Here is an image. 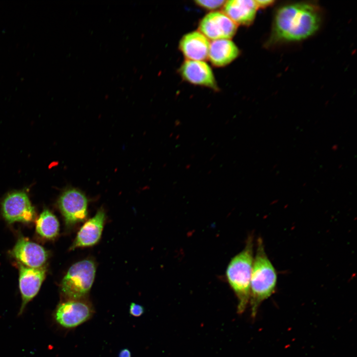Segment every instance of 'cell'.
I'll return each instance as SVG.
<instances>
[{
    "label": "cell",
    "instance_id": "obj_1",
    "mask_svg": "<svg viewBox=\"0 0 357 357\" xmlns=\"http://www.w3.org/2000/svg\"><path fill=\"white\" fill-rule=\"evenodd\" d=\"M320 23V11L313 4L298 2L283 5L275 14L267 44L305 39L316 32Z\"/></svg>",
    "mask_w": 357,
    "mask_h": 357
},
{
    "label": "cell",
    "instance_id": "obj_2",
    "mask_svg": "<svg viewBox=\"0 0 357 357\" xmlns=\"http://www.w3.org/2000/svg\"><path fill=\"white\" fill-rule=\"evenodd\" d=\"M277 283L276 269L266 254L262 238L259 237L256 242L250 280L249 302L253 318L261 303L275 293Z\"/></svg>",
    "mask_w": 357,
    "mask_h": 357
},
{
    "label": "cell",
    "instance_id": "obj_3",
    "mask_svg": "<svg viewBox=\"0 0 357 357\" xmlns=\"http://www.w3.org/2000/svg\"><path fill=\"white\" fill-rule=\"evenodd\" d=\"M253 249V237L249 235L244 248L231 259L226 269L227 280L238 298V313L244 312L249 302Z\"/></svg>",
    "mask_w": 357,
    "mask_h": 357
},
{
    "label": "cell",
    "instance_id": "obj_4",
    "mask_svg": "<svg viewBox=\"0 0 357 357\" xmlns=\"http://www.w3.org/2000/svg\"><path fill=\"white\" fill-rule=\"evenodd\" d=\"M96 273L94 261L85 259L73 264L61 283V291L67 299L83 298L93 284Z\"/></svg>",
    "mask_w": 357,
    "mask_h": 357
},
{
    "label": "cell",
    "instance_id": "obj_5",
    "mask_svg": "<svg viewBox=\"0 0 357 357\" xmlns=\"http://www.w3.org/2000/svg\"><path fill=\"white\" fill-rule=\"evenodd\" d=\"M93 314L92 305L83 298L67 299L58 305L54 318L61 327L71 329L89 320Z\"/></svg>",
    "mask_w": 357,
    "mask_h": 357
},
{
    "label": "cell",
    "instance_id": "obj_6",
    "mask_svg": "<svg viewBox=\"0 0 357 357\" xmlns=\"http://www.w3.org/2000/svg\"><path fill=\"white\" fill-rule=\"evenodd\" d=\"M58 205L68 227L83 221L87 217V198L76 189L71 188L64 191L59 199Z\"/></svg>",
    "mask_w": 357,
    "mask_h": 357
},
{
    "label": "cell",
    "instance_id": "obj_7",
    "mask_svg": "<svg viewBox=\"0 0 357 357\" xmlns=\"http://www.w3.org/2000/svg\"><path fill=\"white\" fill-rule=\"evenodd\" d=\"M2 214L8 223L32 222L35 215L27 195L23 191H15L8 194L1 203Z\"/></svg>",
    "mask_w": 357,
    "mask_h": 357
},
{
    "label": "cell",
    "instance_id": "obj_8",
    "mask_svg": "<svg viewBox=\"0 0 357 357\" xmlns=\"http://www.w3.org/2000/svg\"><path fill=\"white\" fill-rule=\"evenodd\" d=\"M199 29L207 39L212 41L230 39L237 32V25L224 12L214 11L202 19Z\"/></svg>",
    "mask_w": 357,
    "mask_h": 357
},
{
    "label": "cell",
    "instance_id": "obj_9",
    "mask_svg": "<svg viewBox=\"0 0 357 357\" xmlns=\"http://www.w3.org/2000/svg\"><path fill=\"white\" fill-rule=\"evenodd\" d=\"M19 286L22 303L19 314L22 313L27 304L38 293L46 277V269L30 268L19 263Z\"/></svg>",
    "mask_w": 357,
    "mask_h": 357
},
{
    "label": "cell",
    "instance_id": "obj_10",
    "mask_svg": "<svg viewBox=\"0 0 357 357\" xmlns=\"http://www.w3.org/2000/svg\"><path fill=\"white\" fill-rule=\"evenodd\" d=\"M11 254L19 263L33 268L43 267L48 257L43 247L24 238L17 240Z\"/></svg>",
    "mask_w": 357,
    "mask_h": 357
},
{
    "label": "cell",
    "instance_id": "obj_11",
    "mask_svg": "<svg viewBox=\"0 0 357 357\" xmlns=\"http://www.w3.org/2000/svg\"><path fill=\"white\" fill-rule=\"evenodd\" d=\"M179 71L182 78L190 83L217 89L212 70L204 61L186 60L180 66Z\"/></svg>",
    "mask_w": 357,
    "mask_h": 357
},
{
    "label": "cell",
    "instance_id": "obj_12",
    "mask_svg": "<svg viewBox=\"0 0 357 357\" xmlns=\"http://www.w3.org/2000/svg\"><path fill=\"white\" fill-rule=\"evenodd\" d=\"M105 219L104 210L99 209L94 216L88 220L81 227L70 249L73 250L96 244L101 238Z\"/></svg>",
    "mask_w": 357,
    "mask_h": 357
},
{
    "label": "cell",
    "instance_id": "obj_13",
    "mask_svg": "<svg viewBox=\"0 0 357 357\" xmlns=\"http://www.w3.org/2000/svg\"><path fill=\"white\" fill-rule=\"evenodd\" d=\"M210 42L200 31L188 33L181 39L179 48L187 60L203 61L208 59Z\"/></svg>",
    "mask_w": 357,
    "mask_h": 357
},
{
    "label": "cell",
    "instance_id": "obj_14",
    "mask_svg": "<svg viewBox=\"0 0 357 357\" xmlns=\"http://www.w3.org/2000/svg\"><path fill=\"white\" fill-rule=\"evenodd\" d=\"M224 12L237 25L252 23L258 9L255 0H231L226 1Z\"/></svg>",
    "mask_w": 357,
    "mask_h": 357
},
{
    "label": "cell",
    "instance_id": "obj_15",
    "mask_svg": "<svg viewBox=\"0 0 357 357\" xmlns=\"http://www.w3.org/2000/svg\"><path fill=\"white\" fill-rule=\"evenodd\" d=\"M239 51L230 39L213 40L210 43L208 58L215 66H225L235 60Z\"/></svg>",
    "mask_w": 357,
    "mask_h": 357
},
{
    "label": "cell",
    "instance_id": "obj_16",
    "mask_svg": "<svg viewBox=\"0 0 357 357\" xmlns=\"http://www.w3.org/2000/svg\"><path fill=\"white\" fill-rule=\"evenodd\" d=\"M36 232L44 238H54L59 233V221L50 211L45 209L36 221Z\"/></svg>",
    "mask_w": 357,
    "mask_h": 357
},
{
    "label": "cell",
    "instance_id": "obj_17",
    "mask_svg": "<svg viewBox=\"0 0 357 357\" xmlns=\"http://www.w3.org/2000/svg\"><path fill=\"white\" fill-rule=\"evenodd\" d=\"M196 4L201 7L207 10H215L223 6L226 2L224 0H197L195 1Z\"/></svg>",
    "mask_w": 357,
    "mask_h": 357
},
{
    "label": "cell",
    "instance_id": "obj_18",
    "mask_svg": "<svg viewBox=\"0 0 357 357\" xmlns=\"http://www.w3.org/2000/svg\"><path fill=\"white\" fill-rule=\"evenodd\" d=\"M129 312L131 315L138 317L144 313V308L139 304L132 302L129 306Z\"/></svg>",
    "mask_w": 357,
    "mask_h": 357
},
{
    "label": "cell",
    "instance_id": "obj_19",
    "mask_svg": "<svg viewBox=\"0 0 357 357\" xmlns=\"http://www.w3.org/2000/svg\"><path fill=\"white\" fill-rule=\"evenodd\" d=\"M258 8H265L273 4L274 1L271 0H255Z\"/></svg>",
    "mask_w": 357,
    "mask_h": 357
},
{
    "label": "cell",
    "instance_id": "obj_20",
    "mask_svg": "<svg viewBox=\"0 0 357 357\" xmlns=\"http://www.w3.org/2000/svg\"><path fill=\"white\" fill-rule=\"evenodd\" d=\"M118 357H131L130 351L128 349H123L120 351Z\"/></svg>",
    "mask_w": 357,
    "mask_h": 357
}]
</instances>
